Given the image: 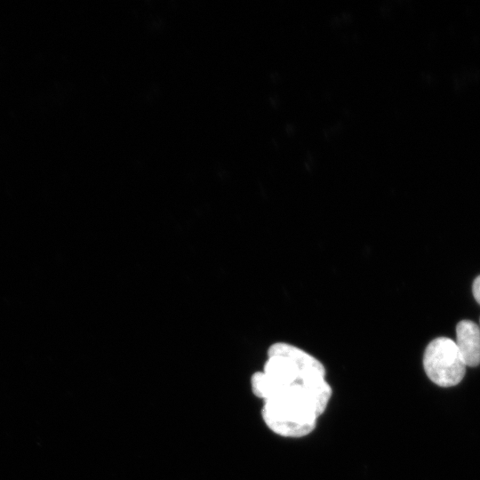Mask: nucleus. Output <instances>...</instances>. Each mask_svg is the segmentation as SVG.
Instances as JSON below:
<instances>
[{
    "mask_svg": "<svg viewBox=\"0 0 480 480\" xmlns=\"http://www.w3.org/2000/svg\"><path fill=\"white\" fill-rule=\"evenodd\" d=\"M252 389L263 401L266 425L284 437L310 434L332 396L322 363L284 342L269 347L263 371L252 377Z\"/></svg>",
    "mask_w": 480,
    "mask_h": 480,
    "instance_id": "nucleus-1",
    "label": "nucleus"
},
{
    "mask_svg": "<svg viewBox=\"0 0 480 480\" xmlns=\"http://www.w3.org/2000/svg\"><path fill=\"white\" fill-rule=\"evenodd\" d=\"M423 366L429 380L441 387L459 384L466 370L455 341L446 337L436 338L428 343L424 352Z\"/></svg>",
    "mask_w": 480,
    "mask_h": 480,
    "instance_id": "nucleus-2",
    "label": "nucleus"
},
{
    "mask_svg": "<svg viewBox=\"0 0 480 480\" xmlns=\"http://www.w3.org/2000/svg\"><path fill=\"white\" fill-rule=\"evenodd\" d=\"M457 348L466 365L480 364V329L470 320H461L456 326Z\"/></svg>",
    "mask_w": 480,
    "mask_h": 480,
    "instance_id": "nucleus-3",
    "label": "nucleus"
},
{
    "mask_svg": "<svg viewBox=\"0 0 480 480\" xmlns=\"http://www.w3.org/2000/svg\"><path fill=\"white\" fill-rule=\"evenodd\" d=\"M472 290L476 300L480 304V276L474 280Z\"/></svg>",
    "mask_w": 480,
    "mask_h": 480,
    "instance_id": "nucleus-4",
    "label": "nucleus"
}]
</instances>
